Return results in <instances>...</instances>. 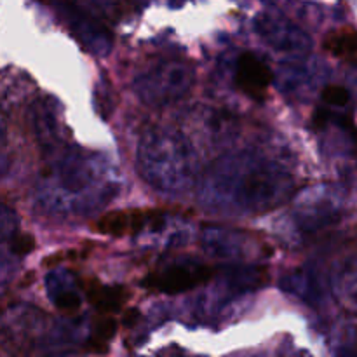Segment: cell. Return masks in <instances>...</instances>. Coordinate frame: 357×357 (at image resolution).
<instances>
[{
    "instance_id": "obj_1",
    "label": "cell",
    "mask_w": 357,
    "mask_h": 357,
    "mask_svg": "<svg viewBox=\"0 0 357 357\" xmlns=\"http://www.w3.org/2000/svg\"><path fill=\"white\" fill-rule=\"evenodd\" d=\"M211 278V267L199 264V261L183 260L180 264H171L160 271L152 272L143 281V286L146 289L166 293V295H176V293H183L206 284Z\"/></svg>"
},
{
    "instance_id": "obj_2",
    "label": "cell",
    "mask_w": 357,
    "mask_h": 357,
    "mask_svg": "<svg viewBox=\"0 0 357 357\" xmlns=\"http://www.w3.org/2000/svg\"><path fill=\"white\" fill-rule=\"evenodd\" d=\"M162 209H124V211H112L100 218L94 229L105 236H131L139 232L145 227H157L162 223Z\"/></svg>"
},
{
    "instance_id": "obj_3",
    "label": "cell",
    "mask_w": 357,
    "mask_h": 357,
    "mask_svg": "<svg viewBox=\"0 0 357 357\" xmlns=\"http://www.w3.org/2000/svg\"><path fill=\"white\" fill-rule=\"evenodd\" d=\"M272 70L264 59L253 52H243L236 65V84L246 96L255 101H264L271 87Z\"/></svg>"
},
{
    "instance_id": "obj_4",
    "label": "cell",
    "mask_w": 357,
    "mask_h": 357,
    "mask_svg": "<svg viewBox=\"0 0 357 357\" xmlns=\"http://www.w3.org/2000/svg\"><path fill=\"white\" fill-rule=\"evenodd\" d=\"M86 295L94 309L100 314H107V316L122 310V307L129 298V291L122 286H105L98 282L96 279L86 281Z\"/></svg>"
},
{
    "instance_id": "obj_5",
    "label": "cell",
    "mask_w": 357,
    "mask_h": 357,
    "mask_svg": "<svg viewBox=\"0 0 357 357\" xmlns=\"http://www.w3.org/2000/svg\"><path fill=\"white\" fill-rule=\"evenodd\" d=\"M333 291L338 303L347 312L357 316V255L349 258L333 279Z\"/></svg>"
},
{
    "instance_id": "obj_6",
    "label": "cell",
    "mask_w": 357,
    "mask_h": 357,
    "mask_svg": "<svg viewBox=\"0 0 357 357\" xmlns=\"http://www.w3.org/2000/svg\"><path fill=\"white\" fill-rule=\"evenodd\" d=\"M323 47L330 54L340 59L357 58V30L354 28H340L326 35Z\"/></svg>"
},
{
    "instance_id": "obj_7",
    "label": "cell",
    "mask_w": 357,
    "mask_h": 357,
    "mask_svg": "<svg viewBox=\"0 0 357 357\" xmlns=\"http://www.w3.org/2000/svg\"><path fill=\"white\" fill-rule=\"evenodd\" d=\"M115 330H117L115 321L110 316H107V314H101V319L98 321L96 328H94L93 340H91L94 351H105L107 344L115 335Z\"/></svg>"
},
{
    "instance_id": "obj_8",
    "label": "cell",
    "mask_w": 357,
    "mask_h": 357,
    "mask_svg": "<svg viewBox=\"0 0 357 357\" xmlns=\"http://www.w3.org/2000/svg\"><path fill=\"white\" fill-rule=\"evenodd\" d=\"M323 101L328 107L344 108L351 103V93L342 86H328L323 91Z\"/></svg>"
},
{
    "instance_id": "obj_9",
    "label": "cell",
    "mask_w": 357,
    "mask_h": 357,
    "mask_svg": "<svg viewBox=\"0 0 357 357\" xmlns=\"http://www.w3.org/2000/svg\"><path fill=\"white\" fill-rule=\"evenodd\" d=\"M14 229H16V216L6 206L0 204V241L13 236Z\"/></svg>"
},
{
    "instance_id": "obj_10",
    "label": "cell",
    "mask_w": 357,
    "mask_h": 357,
    "mask_svg": "<svg viewBox=\"0 0 357 357\" xmlns=\"http://www.w3.org/2000/svg\"><path fill=\"white\" fill-rule=\"evenodd\" d=\"M35 248V241L33 237L30 236H21V237H16V241H14L13 244V251L16 255H28L31 250Z\"/></svg>"
},
{
    "instance_id": "obj_11",
    "label": "cell",
    "mask_w": 357,
    "mask_h": 357,
    "mask_svg": "<svg viewBox=\"0 0 357 357\" xmlns=\"http://www.w3.org/2000/svg\"><path fill=\"white\" fill-rule=\"evenodd\" d=\"M9 274H10L9 261H7V258L3 257V255H0V289L6 286L7 279H9Z\"/></svg>"
},
{
    "instance_id": "obj_12",
    "label": "cell",
    "mask_w": 357,
    "mask_h": 357,
    "mask_svg": "<svg viewBox=\"0 0 357 357\" xmlns=\"http://www.w3.org/2000/svg\"><path fill=\"white\" fill-rule=\"evenodd\" d=\"M79 3H84V6H101V3L112 2V0H77Z\"/></svg>"
}]
</instances>
